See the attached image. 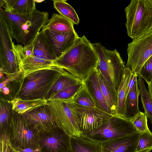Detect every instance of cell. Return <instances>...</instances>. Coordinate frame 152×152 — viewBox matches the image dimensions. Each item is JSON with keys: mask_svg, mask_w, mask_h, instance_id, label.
Here are the masks:
<instances>
[{"mask_svg": "<svg viewBox=\"0 0 152 152\" xmlns=\"http://www.w3.org/2000/svg\"><path fill=\"white\" fill-rule=\"evenodd\" d=\"M55 62L83 82L91 72L97 68L99 59L92 43L84 35L78 37L73 45Z\"/></svg>", "mask_w": 152, "mask_h": 152, "instance_id": "1", "label": "cell"}, {"mask_svg": "<svg viewBox=\"0 0 152 152\" xmlns=\"http://www.w3.org/2000/svg\"><path fill=\"white\" fill-rule=\"evenodd\" d=\"M11 31L13 38L24 46L32 43L49 20V14L36 9L33 12L19 15L5 11L0 7Z\"/></svg>", "mask_w": 152, "mask_h": 152, "instance_id": "2", "label": "cell"}, {"mask_svg": "<svg viewBox=\"0 0 152 152\" xmlns=\"http://www.w3.org/2000/svg\"><path fill=\"white\" fill-rule=\"evenodd\" d=\"M69 75L50 69L33 72L22 79V82L15 97L23 100L46 99L58 79L62 75Z\"/></svg>", "mask_w": 152, "mask_h": 152, "instance_id": "3", "label": "cell"}, {"mask_svg": "<svg viewBox=\"0 0 152 152\" xmlns=\"http://www.w3.org/2000/svg\"><path fill=\"white\" fill-rule=\"evenodd\" d=\"M128 36L140 37L152 30V8L145 0H132L125 9Z\"/></svg>", "mask_w": 152, "mask_h": 152, "instance_id": "4", "label": "cell"}, {"mask_svg": "<svg viewBox=\"0 0 152 152\" xmlns=\"http://www.w3.org/2000/svg\"><path fill=\"white\" fill-rule=\"evenodd\" d=\"M92 44L99 58V71L117 92L124 73L125 63L116 49H107L99 43Z\"/></svg>", "mask_w": 152, "mask_h": 152, "instance_id": "5", "label": "cell"}, {"mask_svg": "<svg viewBox=\"0 0 152 152\" xmlns=\"http://www.w3.org/2000/svg\"><path fill=\"white\" fill-rule=\"evenodd\" d=\"M40 129L29 124L22 115L12 110L7 133L14 148H39L38 137Z\"/></svg>", "mask_w": 152, "mask_h": 152, "instance_id": "6", "label": "cell"}, {"mask_svg": "<svg viewBox=\"0 0 152 152\" xmlns=\"http://www.w3.org/2000/svg\"><path fill=\"white\" fill-rule=\"evenodd\" d=\"M137 132L130 120L113 115L98 129L84 133L81 136L102 143L130 135Z\"/></svg>", "mask_w": 152, "mask_h": 152, "instance_id": "7", "label": "cell"}, {"mask_svg": "<svg viewBox=\"0 0 152 152\" xmlns=\"http://www.w3.org/2000/svg\"><path fill=\"white\" fill-rule=\"evenodd\" d=\"M46 105L58 127L70 137L81 136L71 100H50Z\"/></svg>", "mask_w": 152, "mask_h": 152, "instance_id": "8", "label": "cell"}, {"mask_svg": "<svg viewBox=\"0 0 152 152\" xmlns=\"http://www.w3.org/2000/svg\"><path fill=\"white\" fill-rule=\"evenodd\" d=\"M13 38L6 18L0 10V65L1 70L10 75L20 73L13 51Z\"/></svg>", "mask_w": 152, "mask_h": 152, "instance_id": "9", "label": "cell"}, {"mask_svg": "<svg viewBox=\"0 0 152 152\" xmlns=\"http://www.w3.org/2000/svg\"><path fill=\"white\" fill-rule=\"evenodd\" d=\"M127 51L128 58L125 67L137 75L145 63L152 56V30L133 39L128 44Z\"/></svg>", "mask_w": 152, "mask_h": 152, "instance_id": "10", "label": "cell"}, {"mask_svg": "<svg viewBox=\"0 0 152 152\" xmlns=\"http://www.w3.org/2000/svg\"><path fill=\"white\" fill-rule=\"evenodd\" d=\"M39 148L41 152H71L70 137L58 126L49 131L40 129Z\"/></svg>", "mask_w": 152, "mask_h": 152, "instance_id": "11", "label": "cell"}, {"mask_svg": "<svg viewBox=\"0 0 152 152\" xmlns=\"http://www.w3.org/2000/svg\"><path fill=\"white\" fill-rule=\"evenodd\" d=\"M73 103L82 134L98 129L113 116L96 107H86Z\"/></svg>", "mask_w": 152, "mask_h": 152, "instance_id": "12", "label": "cell"}, {"mask_svg": "<svg viewBox=\"0 0 152 152\" xmlns=\"http://www.w3.org/2000/svg\"><path fill=\"white\" fill-rule=\"evenodd\" d=\"M13 52L22 74V79L33 72L42 69H52L64 75L67 73L64 69L57 65L55 61L45 59L34 55L27 56Z\"/></svg>", "mask_w": 152, "mask_h": 152, "instance_id": "13", "label": "cell"}, {"mask_svg": "<svg viewBox=\"0 0 152 152\" xmlns=\"http://www.w3.org/2000/svg\"><path fill=\"white\" fill-rule=\"evenodd\" d=\"M56 59L65 53L79 37L74 32L59 33L48 29H42Z\"/></svg>", "mask_w": 152, "mask_h": 152, "instance_id": "14", "label": "cell"}, {"mask_svg": "<svg viewBox=\"0 0 152 152\" xmlns=\"http://www.w3.org/2000/svg\"><path fill=\"white\" fill-rule=\"evenodd\" d=\"M22 115L29 124L41 130L49 131L57 126L46 105L39 107Z\"/></svg>", "mask_w": 152, "mask_h": 152, "instance_id": "15", "label": "cell"}, {"mask_svg": "<svg viewBox=\"0 0 152 152\" xmlns=\"http://www.w3.org/2000/svg\"><path fill=\"white\" fill-rule=\"evenodd\" d=\"M140 132L103 142L102 152H135Z\"/></svg>", "mask_w": 152, "mask_h": 152, "instance_id": "16", "label": "cell"}, {"mask_svg": "<svg viewBox=\"0 0 152 152\" xmlns=\"http://www.w3.org/2000/svg\"><path fill=\"white\" fill-rule=\"evenodd\" d=\"M83 82L94 101L96 108L113 115L110 109L105 100L101 89L98 68L93 70Z\"/></svg>", "mask_w": 152, "mask_h": 152, "instance_id": "17", "label": "cell"}, {"mask_svg": "<svg viewBox=\"0 0 152 152\" xmlns=\"http://www.w3.org/2000/svg\"><path fill=\"white\" fill-rule=\"evenodd\" d=\"M0 7L7 12L19 15L31 13L36 9L34 0H0Z\"/></svg>", "mask_w": 152, "mask_h": 152, "instance_id": "18", "label": "cell"}, {"mask_svg": "<svg viewBox=\"0 0 152 152\" xmlns=\"http://www.w3.org/2000/svg\"><path fill=\"white\" fill-rule=\"evenodd\" d=\"M74 24L62 15L54 13L42 29H48L59 33L75 32Z\"/></svg>", "mask_w": 152, "mask_h": 152, "instance_id": "19", "label": "cell"}, {"mask_svg": "<svg viewBox=\"0 0 152 152\" xmlns=\"http://www.w3.org/2000/svg\"><path fill=\"white\" fill-rule=\"evenodd\" d=\"M71 152H102L101 143L82 136L71 137Z\"/></svg>", "mask_w": 152, "mask_h": 152, "instance_id": "20", "label": "cell"}, {"mask_svg": "<svg viewBox=\"0 0 152 152\" xmlns=\"http://www.w3.org/2000/svg\"><path fill=\"white\" fill-rule=\"evenodd\" d=\"M33 43L35 56L53 61L56 59L42 30L37 35Z\"/></svg>", "mask_w": 152, "mask_h": 152, "instance_id": "21", "label": "cell"}, {"mask_svg": "<svg viewBox=\"0 0 152 152\" xmlns=\"http://www.w3.org/2000/svg\"><path fill=\"white\" fill-rule=\"evenodd\" d=\"M10 102L12 110L18 114L23 115L39 107L46 105L48 101L46 99L23 100L14 97Z\"/></svg>", "mask_w": 152, "mask_h": 152, "instance_id": "22", "label": "cell"}, {"mask_svg": "<svg viewBox=\"0 0 152 152\" xmlns=\"http://www.w3.org/2000/svg\"><path fill=\"white\" fill-rule=\"evenodd\" d=\"M98 75L101 89L105 100L113 115L116 116L118 103L117 92L110 86L98 69Z\"/></svg>", "mask_w": 152, "mask_h": 152, "instance_id": "23", "label": "cell"}, {"mask_svg": "<svg viewBox=\"0 0 152 152\" xmlns=\"http://www.w3.org/2000/svg\"><path fill=\"white\" fill-rule=\"evenodd\" d=\"M132 72L125 67L122 78L117 91V107L116 116L124 118L127 85Z\"/></svg>", "mask_w": 152, "mask_h": 152, "instance_id": "24", "label": "cell"}, {"mask_svg": "<svg viewBox=\"0 0 152 152\" xmlns=\"http://www.w3.org/2000/svg\"><path fill=\"white\" fill-rule=\"evenodd\" d=\"M139 95L137 82L126 96L124 118L130 121L140 111L138 106Z\"/></svg>", "mask_w": 152, "mask_h": 152, "instance_id": "25", "label": "cell"}, {"mask_svg": "<svg viewBox=\"0 0 152 152\" xmlns=\"http://www.w3.org/2000/svg\"><path fill=\"white\" fill-rule=\"evenodd\" d=\"M83 82L71 74L62 75L49 91L46 99L48 101L51 97L68 87Z\"/></svg>", "mask_w": 152, "mask_h": 152, "instance_id": "26", "label": "cell"}, {"mask_svg": "<svg viewBox=\"0 0 152 152\" xmlns=\"http://www.w3.org/2000/svg\"><path fill=\"white\" fill-rule=\"evenodd\" d=\"M54 8L60 14L76 25L80 20L74 9L67 3L66 0L53 1Z\"/></svg>", "mask_w": 152, "mask_h": 152, "instance_id": "27", "label": "cell"}, {"mask_svg": "<svg viewBox=\"0 0 152 152\" xmlns=\"http://www.w3.org/2000/svg\"><path fill=\"white\" fill-rule=\"evenodd\" d=\"M12 112L10 101L0 99V134L7 132L10 122Z\"/></svg>", "mask_w": 152, "mask_h": 152, "instance_id": "28", "label": "cell"}, {"mask_svg": "<svg viewBox=\"0 0 152 152\" xmlns=\"http://www.w3.org/2000/svg\"><path fill=\"white\" fill-rule=\"evenodd\" d=\"M137 77V84L143 107L145 113L152 125V100L145 88L143 78L140 76Z\"/></svg>", "mask_w": 152, "mask_h": 152, "instance_id": "29", "label": "cell"}, {"mask_svg": "<svg viewBox=\"0 0 152 152\" xmlns=\"http://www.w3.org/2000/svg\"><path fill=\"white\" fill-rule=\"evenodd\" d=\"M69 99L74 103L79 105L86 107H96L83 82L80 88Z\"/></svg>", "mask_w": 152, "mask_h": 152, "instance_id": "30", "label": "cell"}, {"mask_svg": "<svg viewBox=\"0 0 152 152\" xmlns=\"http://www.w3.org/2000/svg\"><path fill=\"white\" fill-rule=\"evenodd\" d=\"M83 83L68 87L51 97L47 101L50 100H65L71 99L82 86Z\"/></svg>", "mask_w": 152, "mask_h": 152, "instance_id": "31", "label": "cell"}, {"mask_svg": "<svg viewBox=\"0 0 152 152\" xmlns=\"http://www.w3.org/2000/svg\"><path fill=\"white\" fill-rule=\"evenodd\" d=\"M130 121L138 132L143 133L150 131L147 124V116L145 113L140 111Z\"/></svg>", "mask_w": 152, "mask_h": 152, "instance_id": "32", "label": "cell"}, {"mask_svg": "<svg viewBox=\"0 0 152 152\" xmlns=\"http://www.w3.org/2000/svg\"><path fill=\"white\" fill-rule=\"evenodd\" d=\"M146 149L152 150V132L150 131L140 133L135 152Z\"/></svg>", "mask_w": 152, "mask_h": 152, "instance_id": "33", "label": "cell"}, {"mask_svg": "<svg viewBox=\"0 0 152 152\" xmlns=\"http://www.w3.org/2000/svg\"><path fill=\"white\" fill-rule=\"evenodd\" d=\"M149 83L152 78V56L145 63L137 75Z\"/></svg>", "mask_w": 152, "mask_h": 152, "instance_id": "34", "label": "cell"}, {"mask_svg": "<svg viewBox=\"0 0 152 152\" xmlns=\"http://www.w3.org/2000/svg\"><path fill=\"white\" fill-rule=\"evenodd\" d=\"M0 152H13V148L12 146L6 132L0 135Z\"/></svg>", "mask_w": 152, "mask_h": 152, "instance_id": "35", "label": "cell"}, {"mask_svg": "<svg viewBox=\"0 0 152 152\" xmlns=\"http://www.w3.org/2000/svg\"><path fill=\"white\" fill-rule=\"evenodd\" d=\"M137 75L136 74L132 72L131 75L128 82L126 89V96L128 93L133 88L137 83Z\"/></svg>", "mask_w": 152, "mask_h": 152, "instance_id": "36", "label": "cell"}, {"mask_svg": "<svg viewBox=\"0 0 152 152\" xmlns=\"http://www.w3.org/2000/svg\"><path fill=\"white\" fill-rule=\"evenodd\" d=\"M17 152H41L39 148L33 149L31 148H14Z\"/></svg>", "mask_w": 152, "mask_h": 152, "instance_id": "37", "label": "cell"}, {"mask_svg": "<svg viewBox=\"0 0 152 152\" xmlns=\"http://www.w3.org/2000/svg\"><path fill=\"white\" fill-rule=\"evenodd\" d=\"M148 93L152 100V78L150 82L148 83Z\"/></svg>", "mask_w": 152, "mask_h": 152, "instance_id": "38", "label": "cell"}, {"mask_svg": "<svg viewBox=\"0 0 152 152\" xmlns=\"http://www.w3.org/2000/svg\"><path fill=\"white\" fill-rule=\"evenodd\" d=\"M145 0L152 8V0Z\"/></svg>", "mask_w": 152, "mask_h": 152, "instance_id": "39", "label": "cell"}, {"mask_svg": "<svg viewBox=\"0 0 152 152\" xmlns=\"http://www.w3.org/2000/svg\"><path fill=\"white\" fill-rule=\"evenodd\" d=\"M151 151L149 149H146L137 152H150Z\"/></svg>", "mask_w": 152, "mask_h": 152, "instance_id": "40", "label": "cell"}, {"mask_svg": "<svg viewBox=\"0 0 152 152\" xmlns=\"http://www.w3.org/2000/svg\"><path fill=\"white\" fill-rule=\"evenodd\" d=\"M13 152H17V151L15 150V149L13 148Z\"/></svg>", "mask_w": 152, "mask_h": 152, "instance_id": "41", "label": "cell"}]
</instances>
